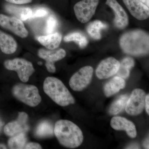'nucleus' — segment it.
<instances>
[{"instance_id":"nucleus-1","label":"nucleus","mask_w":149,"mask_h":149,"mask_svg":"<svg viewBox=\"0 0 149 149\" xmlns=\"http://www.w3.org/2000/svg\"><path fill=\"white\" fill-rule=\"evenodd\" d=\"M120 45L125 53L143 56L149 53V35L141 29L125 32L120 39Z\"/></svg>"},{"instance_id":"nucleus-2","label":"nucleus","mask_w":149,"mask_h":149,"mask_svg":"<svg viewBox=\"0 0 149 149\" xmlns=\"http://www.w3.org/2000/svg\"><path fill=\"white\" fill-rule=\"evenodd\" d=\"M54 133L59 142L63 146L74 148L83 143V135L78 126L72 121L60 120L56 122Z\"/></svg>"},{"instance_id":"nucleus-3","label":"nucleus","mask_w":149,"mask_h":149,"mask_svg":"<svg viewBox=\"0 0 149 149\" xmlns=\"http://www.w3.org/2000/svg\"><path fill=\"white\" fill-rule=\"evenodd\" d=\"M45 93L56 103L65 107L75 102V100L61 80L54 77L45 79L43 85Z\"/></svg>"},{"instance_id":"nucleus-4","label":"nucleus","mask_w":149,"mask_h":149,"mask_svg":"<svg viewBox=\"0 0 149 149\" xmlns=\"http://www.w3.org/2000/svg\"><path fill=\"white\" fill-rule=\"evenodd\" d=\"M12 93L18 100L30 107H36L42 101L38 88L33 85L18 83L13 88Z\"/></svg>"},{"instance_id":"nucleus-5","label":"nucleus","mask_w":149,"mask_h":149,"mask_svg":"<svg viewBox=\"0 0 149 149\" xmlns=\"http://www.w3.org/2000/svg\"><path fill=\"white\" fill-rule=\"evenodd\" d=\"M4 65L7 69L16 71L20 80L24 83L29 80V77L35 72L32 63L23 58L7 60L4 62Z\"/></svg>"},{"instance_id":"nucleus-6","label":"nucleus","mask_w":149,"mask_h":149,"mask_svg":"<svg viewBox=\"0 0 149 149\" xmlns=\"http://www.w3.org/2000/svg\"><path fill=\"white\" fill-rule=\"evenodd\" d=\"M94 70L91 66L83 67L72 75L70 80V87L73 91H81L91 83Z\"/></svg>"},{"instance_id":"nucleus-7","label":"nucleus","mask_w":149,"mask_h":149,"mask_svg":"<svg viewBox=\"0 0 149 149\" xmlns=\"http://www.w3.org/2000/svg\"><path fill=\"white\" fill-rule=\"evenodd\" d=\"M99 0H82L76 3L74 11L77 19L82 23L91 20L95 13Z\"/></svg>"},{"instance_id":"nucleus-8","label":"nucleus","mask_w":149,"mask_h":149,"mask_svg":"<svg viewBox=\"0 0 149 149\" xmlns=\"http://www.w3.org/2000/svg\"><path fill=\"white\" fill-rule=\"evenodd\" d=\"M146 96L145 91L142 89H135L127 102L125 108L126 112L132 116L141 114L145 107Z\"/></svg>"},{"instance_id":"nucleus-9","label":"nucleus","mask_w":149,"mask_h":149,"mask_svg":"<svg viewBox=\"0 0 149 149\" xmlns=\"http://www.w3.org/2000/svg\"><path fill=\"white\" fill-rule=\"evenodd\" d=\"M0 26L21 38H26L28 36V32L24 23L17 17L0 14Z\"/></svg>"},{"instance_id":"nucleus-10","label":"nucleus","mask_w":149,"mask_h":149,"mask_svg":"<svg viewBox=\"0 0 149 149\" xmlns=\"http://www.w3.org/2000/svg\"><path fill=\"white\" fill-rule=\"evenodd\" d=\"M37 54L40 58L46 61L45 66L48 71L54 73L56 71L55 63L64 58L66 53L62 49L51 50L41 48L38 50Z\"/></svg>"},{"instance_id":"nucleus-11","label":"nucleus","mask_w":149,"mask_h":149,"mask_svg":"<svg viewBox=\"0 0 149 149\" xmlns=\"http://www.w3.org/2000/svg\"><path fill=\"white\" fill-rule=\"evenodd\" d=\"M120 63L114 58H107L102 61L96 70V74L100 79L109 78L117 73Z\"/></svg>"},{"instance_id":"nucleus-12","label":"nucleus","mask_w":149,"mask_h":149,"mask_svg":"<svg viewBox=\"0 0 149 149\" xmlns=\"http://www.w3.org/2000/svg\"><path fill=\"white\" fill-rule=\"evenodd\" d=\"M28 118V115L26 113H19L17 119L8 123L4 128V132L7 136H13L22 132H27L29 128L27 123Z\"/></svg>"},{"instance_id":"nucleus-13","label":"nucleus","mask_w":149,"mask_h":149,"mask_svg":"<svg viewBox=\"0 0 149 149\" xmlns=\"http://www.w3.org/2000/svg\"><path fill=\"white\" fill-rule=\"evenodd\" d=\"M106 4L110 7L115 13L114 24L118 29H123L128 24V16L117 0H107Z\"/></svg>"},{"instance_id":"nucleus-14","label":"nucleus","mask_w":149,"mask_h":149,"mask_svg":"<svg viewBox=\"0 0 149 149\" xmlns=\"http://www.w3.org/2000/svg\"><path fill=\"white\" fill-rule=\"evenodd\" d=\"M130 14L139 20H146L149 17V9L146 5L139 0H123Z\"/></svg>"},{"instance_id":"nucleus-15","label":"nucleus","mask_w":149,"mask_h":149,"mask_svg":"<svg viewBox=\"0 0 149 149\" xmlns=\"http://www.w3.org/2000/svg\"><path fill=\"white\" fill-rule=\"evenodd\" d=\"M111 126L116 130H125L127 135L131 138H136L137 130L134 123L124 117L115 116L111 120Z\"/></svg>"},{"instance_id":"nucleus-16","label":"nucleus","mask_w":149,"mask_h":149,"mask_svg":"<svg viewBox=\"0 0 149 149\" xmlns=\"http://www.w3.org/2000/svg\"><path fill=\"white\" fill-rule=\"evenodd\" d=\"M17 43L10 35L0 30V49L6 54H10L16 52Z\"/></svg>"},{"instance_id":"nucleus-17","label":"nucleus","mask_w":149,"mask_h":149,"mask_svg":"<svg viewBox=\"0 0 149 149\" xmlns=\"http://www.w3.org/2000/svg\"><path fill=\"white\" fill-rule=\"evenodd\" d=\"M125 85L124 79L119 76H116L104 86V92L105 95L107 97L113 95L125 88Z\"/></svg>"},{"instance_id":"nucleus-18","label":"nucleus","mask_w":149,"mask_h":149,"mask_svg":"<svg viewBox=\"0 0 149 149\" xmlns=\"http://www.w3.org/2000/svg\"><path fill=\"white\" fill-rule=\"evenodd\" d=\"M37 40L43 46L48 49H55L58 47L62 40V35L58 32L39 36Z\"/></svg>"},{"instance_id":"nucleus-19","label":"nucleus","mask_w":149,"mask_h":149,"mask_svg":"<svg viewBox=\"0 0 149 149\" xmlns=\"http://www.w3.org/2000/svg\"><path fill=\"white\" fill-rule=\"evenodd\" d=\"M5 9L9 13L14 15L22 21H25L32 17L33 15L32 10L29 8L19 7L10 5H6L5 6Z\"/></svg>"},{"instance_id":"nucleus-20","label":"nucleus","mask_w":149,"mask_h":149,"mask_svg":"<svg viewBox=\"0 0 149 149\" xmlns=\"http://www.w3.org/2000/svg\"><path fill=\"white\" fill-rule=\"evenodd\" d=\"M107 25L100 20H96L89 23L87 27V31L91 37L95 40L101 38L102 29L107 28Z\"/></svg>"},{"instance_id":"nucleus-21","label":"nucleus","mask_w":149,"mask_h":149,"mask_svg":"<svg viewBox=\"0 0 149 149\" xmlns=\"http://www.w3.org/2000/svg\"><path fill=\"white\" fill-rule=\"evenodd\" d=\"M129 97L127 95H122L118 97L110 107L109 111L110 114L116 115L125 109Z\"/></svg>"},{"instance_id":"nucleus-22","label":"nucleus","mask_w":149,"mask_h":149,"mask_svg":"<svg viewBox=\"0 0 149 149\" xmlns=\"http://www.w3.org/2000/svg\"><path fill=\"white\" fill-rule=\"evenodd\" d=\"M135 62L132 58L127 57L123 58L120 64L119 69L116 74L118 76L126 79L130 75V70L134 66Z\"/></svg>"},{"instance_id":"nucleus-23","label":"nucleus","mask_w":149,"mask_h":149,"mask_svg":"<svg viewBox=\"0 0 149 149\" xmlns=\"http://www.w3.org/2000/svg\"><path fill=\"white\" fill-rule=\"evenodd\" d=\"M8 141V146L10 149H24L27 142V137L25 132L18 133L13 136Z\"/></svg>"},{"instance_id":"nucleus-24","label":"nucleus","mask_w":149,"mask_h":149,"mask_svg":"<svg viewBox=\"0 0 149 149\" xmlns=\"http://www.w3.org/2000/svg\"><path fill=\"white\" fill-rule=\"evenodd\" d=\"M53 126L51 123L44 121L37 126L35 131V134L40 138L51 137L54 135Z\"/></svg>"},{"instance_id":"nucleus-25","label":"nucleus","mask_w":149,"mask_h":149,"mask_svg":"<svg viewBox=\"0 0 149 149\" xmlns=\"http://www.w3.org/2000/svg\"><path fill=\"white\" fill-rule=\"evenodd\" d=\"M64 41L65 42H75L81 49L85 47L88 43V39L85 35L78 32L67 35L64 37Z\"/></svg>"},{"instance_id":"nucleus-26","label":"nucleus","mask_w":149,"mask_h":149,"mask_svg":"<svg viewBox=\"0 0 149 149\" xmlns=\"http://www.w3.org/2000/svg\"><path fill=\"white\" fill-rule=\"evenodd\" d=\"M57 25V21L53 16L49 17L47 21V34H52L55 30Z\"/></svg>"},{"instance_id":"nucleus-27","label":"nucleus","mask_w":149,"mask_h":149,"mask_svg":"<svg viewBox=\"0 0 149 149\" xmlns=\"http://www.w3.org/2000/svg\"><path fill=\"white\" fill-rule=\"evenodd\" d=\"M47 11L44 9H39L35 12L34 14L32 15V17H42L47 15Z\"/></svg>"},{"instance_id":"nucleus-28","label":"nucleus","mask_w":149,"mask_h":149,"mask_svg":"<svg viewBox=\"0 0 149 149\" xmlns=\"http://www.w3.org/2000/svg\"><path fill=\"white\" fill-rule=\"evenodd\" d=\"M9 3L15 4H24L32 2V0H5Z\"/></svg>"},{"instance_id":"nucleus-29","label":"nucleus","mask_w":149,"mask_h":149,"mask_svg":"<svg viewBox=\"0 0 149 149\" xmlns=\"http://www.w3.org/2000/svg\"><path fill=\"white\" fill-rule=\"evenodd\" d=\"M24 149H42V146L39 143H29L26 144Z\"/></svg>"},{"instance_id":"nucleus-30","label":"nucleus","mask_w":149,"mask_h":149,"mask_svg":"<svg viewBox=\"0 0 149 149\" xmlns=\"http://www.w3.org/2000/svg\"><path fill=\"white\" fill-rule=\"evenodd\" d=\"M146 107V111L148 115L149 114V94L146 95V99H145V106Z\"/></svg>"},{"instance_id":"nucleus-31","label":"nucleus","mask_w":149,"mask_h":149,"mask_svg":"<svg viewBox=\"0 0 149 149\" xmlns=\"http://www.w3.org/2000/svg\"><path fill=\"white\" fill-rule=\"evenodd\" d=\"M144 146L146 149H149V139H146V141H144L143 143Z\"/></svg>"},{"instance_id":"nucleus-32","label":"nucleus","mask_w":149,"mask_h":149,"mask_svg":"<svg viewBox=\"0 0 149 149\" xmlns=\"http://www.w3.org/2000/svg\"><path fill=\"white\" fill-rule=\"evenodd\" d=\"M138 146H136V144H135V145H133V146H129L128 147V148H138Z\"/></svg>"},{"instance_id":"nucleus-33","label":"nucleus","mask_w":149,"mask_h":149,"mask_svg":"<svg viewBox=\"0 0 149 149\" xmlns=\"http://www.w3.org/2000/svg\"><path fill=\"white\" fill-rule=\"evenodd\" d=\"M146 6L148 7H149V0H146Z\"/></svg>"},{"instance_id":"nucleus-34","label":"nucleus","mask_w":149,"mask_h":149,"mask_svg":"<svg viewBox=\"0 0 149 149\" xmlns=\"http://www.w3.org/2000/svg\"><path fill=\"white\" fill-rule=\"evenodd\" d=\"M139 1H141V2L143 3L146 5V0H139Z\"/></svg>"},{"instance_id":"nucleus-35","label":"nucleus","mask_w":149,"mask_h":149,"mask_svg":"<svg viewBox=\"0 0 149 149\" xmlns=\"http://www.w3.org/2000/svg\"></svg>"}]
</instances>
